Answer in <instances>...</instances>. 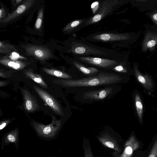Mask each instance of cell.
Returning <instances> with one entry per match:
<instances>
[{"mask_svg":"<svg viewBox=\"0 0 157 157\" xmlns=\"http://www.w3.org/2000/svg\"><path fill=\"white\" fill-rule=\"evenodd\" d=\"M111 70L117 73H126V68L123 65L122 63L120 62L119 63L113 67Z\"/></svg>","mask_w":157,"mask_h":157,"instance_id":"cell-23","label":"cell"},{"mask_svg":"<svg viewBox=\"0 0 157 157\" xmlns=\"http://www.w3.org/2000/svg\"><path fill=\"white\" fill-rule=\"evenodd\" d=\"M6 12L4 8L2 7L0 9V20L1 22L6 17Z\"/></svg>","mask_w":157,"mask_h":157,"instance_id":"cell-27","label":"cell"},{"mask_svg":"<svg viewBox=\"0 0 157 157\" xmlns=\"http://www.w3.org/2000/svg\"><path fill=\"white\" fill-rule=\"evenodd\" d=\"M33 88L40 98L56 113L61 116L64 115L59 104L54 97L38 86H33Z\"/></svg>","mask_w":157,"mask_h":157,"instance_id":"cell-6","label":"cell"},{"mask_svg":"<svg viewBox=\"0 0 157 157\" xmlns=\"http://www.w3.org/2000/svg\"><path fill=\"white\" fill-rule=\"evenodd\" d=\"M10 121V120H7L1 122L0 125V129L1 130L4 128Z\"/></svg>","mask_w":157,"mask_h":157,"instance_id":"cell-29","label":"cell"},{"mask_svg":"<svg viewBox=\"0 0 157 157\" xmlns=\"http://www.w3.org/2000/svg\"><path fill=\"white\" fill-rule=\"evenodd\" d=\"M155 43L156 42L155 40H151L147 43V45L148 47H151L153 46Z\"/></svg>","mask_w":157,"mask_h":157,"instance_id":"cell-31","label":"cell"},{"mask_svg":"<svg viewBox=\"0 0 157 157\" xmlns=\"http://www.w3.org/2000/svg\"><path fill=\"white\" fill-rule=\"evenodd\" d=\"M99 9L96 13L89 17L83 28L97 23L108 16L112 15L122 5L123 1L121 0L101 1Z\"/></svg>","mask_w":157,"mask_h":157,"instance_id":"cell-3","label":"cell"},{"mask_svg":"<svg viewBox=\"0 0 157 157\" xmlns=\"http://www.w3.org/2000/svg\"><path fill=\"white\" fill-rule=\"evenodd\" d=\"M10 59L13 61H16L19 59H26L25 57L21 56L18 53L16 52H13L11 53L10 55L8 56Z\"/></svg>","mask_w":157,"mask_h":157,"instance_id":"cell-24","label":"cell"},{"mask_svg":"<svg viewBox=\"0 0 157 157\" xmlns=\"http://www.w3.org/2000/svg\"><path fill=\"white\" fill-rule=\"evenodd\" d=\"M135 72L136 77L143 85L146 88L151 90L153 87V83L152 80L147 75H143L135 68Z\"/></svg>","mask_w":157,"mask_h":157,"instance_id":"cell-17","label":"cell"},{"mask_svg":"<svg viewBox=\"0 0 157 157\" xmlns=\"http://www.w3.org/2000/svg\"><path fill=\"white\" fill-rule=\"evenodd\" d=\"M0 63L6 67L17 70L23 69L27 65V63L25 62L21 61L12 60L6 56L0 59Z\"/></svg>","mask_w":157,"mask_h":157,"instance_id":"cell-14","label":"cell"},{"mask_svg":"<svg viewBox=\"0 0 157 157\" xmlns=\"http://www.w3.org/2000/svg\"><path fill=\"white\" fill-rule=\"evenodd\" d=\"M99 140L105 146L120 152L121 149L116 141L109 135L105 134L98 138Z\"/></svg>","mask_w":157,"mask_h":157,"instance_id":"cell-15","label":"cell"},{"mask_svg":"<svg viewBox=\"0 0 157 157\" xmlns=\"http://www.w3.org/2000/svg\"><path fill=\"white\" fill-rule=\"evenodd\" d=\"M153 17L154 20H157V13L154 14Z\"/></svg>","mask_w":157,"mask_h":157,"instance_id":"cell-34","label":"cell"},{"mask_svg":"<svg viewBox=\"0 0 157 157\" xmlns=\"http://www.w3.org/2000/svg\"><path fill=\"white\" fill-rule=\"evenodd\" d=\"M122 79L119 75L102 71L93 77L76 79H57L53 82L65 87H92L117 84Z\"/></svg>","mask_w":157,"mask_h":157,"instance_id":"cell-2","label":"cell"},{"mask_svg":"<svg viewBox=\"0 0 157 157\" xmlns=\"http://www.w3.org/2000/svg\"><path fill=\"white\" fill-rule=\"evenodd\" d=\"M15 2H13V4L14 6H16L20 2H22V0H16L15 1H13Z\"/></svg>","mask_w":157,"mask_h":157,"instance_id":"cell-33","label":"cell"},{"mask_svg":"<svg viewBox=\"0 0 157 157\" xmlns=\"http://www.w3.org/2000/svg\"><path fill=\"white\" fill-rule=\"evenodd\" d=\"M135 106L137 113L140 122L143 121V106L140 97L138 93L136 94L135 98Z\"/></svg>","mask_w":157,"mask_h":157,"instance_id":"cell-20","label":"cell"},{"mask_svg":"<svg viewBox=\"0 0 157 157\" xmlns=\"http://www.w3.org/2000/svg\"><path fill=\"white\" fill-rule=\"evenodd\" d=\"M21 93L23 97L24 106L27 111L32 113L39 109L36 99L28 90L22 89Z\"/></svg>","mask_w":157,"mask_h":157,"instance_id":"cell-9","label":"cell"},{"mask_svg":"<svg viewBox=\"0 0 157 157\" xmlns=\"http://www.w3.org/2000/svg\"><path fill=\"white\" fill-rule=\"evenodd\" d=\"M70 62L74 67L88 77L95 76L100 71V70L97 68L87 67L74 58L71 59Z\"/></svg>","mask_w":157,"mask_h":157,"instance_id":"cell-11","label":"cell"},{"mask_svg":"<svg viewBox=\"0 0 157 157\" xmlns=\"http://www.w3.org/2000/svg\"><path fill=\"white\" fill-rule=\"evenodd\" d=\"M84 155L85 157H93L90 147H88L85 148Z\"/></svg>","mask_w":157,"mask_h":157,"instance_id":"cell-28","label":"cell"},{"mask_svg":"<svg viewBox=\"0 0 157 157\" xmlns=\"http://www.w3.org/2000/svg\"><path fill=\"white\" fill-rule=\"evenodd\" d=\"M42 69L47 74L58 78L65 79H71L72 78L70 74L59 70L45 67L43 68Z\"/></svg>","mask_w":157,"mask_h":157,"instance_id":"cell-18","label":"cell"},{"mask_svg":"<svg viewBox=\"0 0 157 157\" xmlns=\"http://www.w3.org/2000/svg\"><path fill=\"white\" fill-rule=\"evenodd\" d=\"M33 125L36 129L40 132L45 135L53 133L56 132L60 126L61 121L56 119L54 116L52 117V122L50 124L45 125L34 121Z\"/></svg>","mask_w":157,"mask_h":157,"instance_id":"cell-10","label":"cell"},{"mask_svg":"<svg viewBox=\"0 0 157 157\" xmlns=\"http://www.w3.org/2000/svg\"><path fill=\"white\" fill-rule=\"evenodd\" d=\"M34 0H27L24 1L12 12L10 14L1 22L6 23L11 21L22 15L30 8L35 3Z\"/></svg>","mask_w":157,"mask_h":157,"instance_id":"cell-8","label":"cell"},{"mask_svg":"<svg viewBox=\"0 0 157 157\" xmlns=\"http://www.w3.org/2000/svg\"><path fill=\"white\" fill-rule=\"evenodd\" d=\"M73 58L84 64L99 68L111 70L118 64L121 60L91 56H84L72 54Z\"/></svg>","mask_w":157,"mask_h":157,"instance_id":"cell-4","label":"cell"},{"mask_svg":"<svg viewBox=\"0 0 157 157\" xmlns=\"http://www.w3.org/2000/svg\"><path fill=\"white\" fill-rule=\"evenodd\" d=\"M43 9L41 8L39 11L37 18L35 24V27L37 29H40L41 26L43 17Z\"/></svg>","mask_w":157,"mask_h":157,"instance_id":"cell-22","label":"cell"},{"mask_svg":"<svg viewBox=\"0 0 157 157\" xmlns=\"http://www.w3.org/2000/svg\"><path fill=\"white\" fill-rule=\"evenodd\" d=\"M100 2L98 1H96L94 2L91 6V8L92 10L93 13L95 12L94 14L96 13L99 8Z\"/></svg>","mask_w":157,"mask_h":157,"instance_id":"cell-25","label":"cell"},{"mask_svg":"<svg viewBox=\"0 0 157 157\" xmlns=\"http://www.w3.org/2000/svg\"><path fill=\"white\" fill-rule=\"evenodd\" d=\"M147 153V151H136L133 157H146Z\"/></svg>","mask_w":157,"mask_h":157,"instance_id":"cell-26","label":"cell"},{"mask_svg":"<svg viewBox=\"0 0 157 157\" xmlns=\"http://www.w3.org/2000/svg\"><path fill=\"white\" fill-rule=\"evenodd\" d=\"M7 138L8 140L11 142H13L15 141V137L12 134H9L7 136Z\"/></svg>","mask_w":157,"mask_h":157,"instance_id":"cell-30","label":"cell"},{"mask_svg":"<svg viewBox=\"0 0 157 157\" xmlns=\"http://www.w3.org/2000/svg\"><path fill=\"white\" fill-rule=\"evenodd\" d=\"M7 84V83L5 82L1 81L0 82V87L3 86Z\"/></svg>","mask_w":157,"mask_h":157,"instance_id":"cell-32","label":"cell"},{"mask_svg":"<svg viewBox=\"0 0 157 157\" xmlns=\"http://www.w3.org/2000/svg\"><path fill=\"white\" fill-rule=\"evenodd\" d=\"M89 17L74 20L69 22L63 29L62 32L65 33L76 32L83 28V26Z\"/></svg>","mask_w":157,"mask_h":157,"instance_id":"cell-12","label":"cell"},{"mask_svg":"<svg viewBox=\"0 0 157 157\" xmlns=\"http://www.w3.org/2000/svg\"><path fill=\"white\" fill-rule=\"evenodd\" d=\"M23 73L26 78L33 80L43 87L44 88H47L48 86L42 77L40 75L34 73L31 69L24 70Z\"/></svg>","mask_w":157,"mask_h":157,"instance_id":"cell-16","label":"cell"},{"mask_svg":"<svg viewBox=\"0 0 157 157\" xmlns=\"http://www.w3.org/2000/svg\"><path fill=\"white\" fill-rule=\"evenodd\" d=\"M67 52L72 54L121 60V54L110 49L97 46L86 40L83 37L77 39L73 35Z\"/></svg>","mask_w":157,"mask_h":157,"instance_id":"cell-1","label":"cell"},{"mask_svg":"<svg viewBox=\"0 0 157 157\" xmlns=\"http://www.w3.org/2000/svg\"><path fill=\"white\" fill-rule=\"evenodd\" d=\"M113 91V88L110 87L98 90L89 91L84 94L83 97L85 99L100 100L107 98L112 94Z\"/></svg>","mask_w":157,"mask_h":157,"instance_id":"cell-7","label":"cell"},{"mask_svg":"<svg viewBox=\"0 0 157 157\" xmlns=\"http://www.w3.org/2000/svg\"><path fill=\"white\" fill-rule=\"evenodd\" d=\"M16 51V48L12 44L3 41H0V53L2 54H8Z\"/></svg>","mask_w":157,"mask_h":157,"instance_id":"cell-21","label":"cell"},{"mask_svg":"<svg viewBox=\"0 0 157 157\" xmlns=\"http://www.w3.org/2000/svg\"><path fill=\"white\" fill-rule=\"evenodd\" d=\"M25 49L26 55L33 56L40 61L45 60L53 57L50 50L43 46L31 44L25 47Z\"/></svg>","mask_w":157,"mask_h":157,"instance_id":"cell-5","label":"cell"},{"mask_svg":"<svg viewBox=\"0 0 157 157\" xmlns=\"http://www.w3.org/2000/svg\"><path fill=\"white\" fill-rule=\"evenodd\" d=\"M125 146L126 147L122 155V157H131L133 151L140 148V142L134 136H131L125 144Z\"/></svg>","mask_w":157,"mask_h":157,"instance_id":"cell-13","label":"cell"},{"mask_svg":"<svg viewBox=\"0 0 157 157\" xmlns=\"http://www.w3.org/2000/svg\"><path fill=\"white\" fill-rule=\"evenodd\" d=\"M146 157H157V134L154 137L149 145Z\"/></svg>","mask_w":157,"mask_h":157,"instance_id":"cell-19","label":"cell"}]
</instances>
